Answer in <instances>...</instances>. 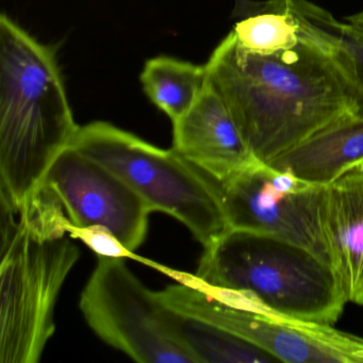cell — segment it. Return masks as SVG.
<instances>
[{"label": "cell", "instance_id": "7a4b0ae2", "mask_svg": "<svg viewBox=\"0 0 363 363\" xmlns=\"http://www.w3.org/2000/svg\"><path fill=\"white\" fill-rule=\"evenodd\" d=\"M74 120L56 50L0 16V199L18 211L59 155L72 145Z\"/></svg>", "mask_w": 363, "mask_h": 363}, {"label": "cell", "instance_id": "30bf717a", "mask_svg": "<svg viewBox=\"0 0 363 363\" xmlns=\"http://www.w3.org/2000/svg\"><path fill=\"white\" fill-rule=\"evenodd\" d=\"M173 148L214 182L261 162L210 80L191 109L173 123Z\"/></svg>", "mask_w": 363, "mask_h": 363}, {"label": "cell", "instance_id": "8992f818", "mask_svg": "<svg viewBox=\"0 0 363 363\" xmlns=\"http://www.w3.org/2000/svg\"><path fill=\"white\" fill-rule=\"evenodd\" d=\"M179 284L158 293L169 309L228 331L290 363L358 362V337L313 324L278 318L233 305L212 294L197 276L167 269Z\"/></svg>", "mask_w": 363, "mask_h": 363}, {"label": "cell", "instance_id": "52a82bcc", "mask_svg": "<svg viewBox=\"0 0 363 363\" xmlns=\"http://www.w3.org/2000/svg\"><path fill=\"white\" fill-rule=\"evenodd\" d=\"M79 308L97 337L138 362L197 363L169 326V309L123 258L97 256Z\"/></svg>", "mask_w": 363, "mask_h": 363}, {"label": "cell", "instance_id": "6da1fadb", "mask_svg": "<svg viewBox=\"0 0 363 363\" xmlns=\"http://www.w3.org/2000/svg\"><path fill=\"white\" fill-rule=\"evenodd\" d=\"M295 48L252 54L233 33L206 63L246 144L271 163L333 121L357 113L354 89L328 46L301 28Z\"/></svg>", "mask_w": 363, "mask_h": 363}, {"label": "cell", "instance_id": "277c9868", "mask_svg": "<svg viewBox=\"0 0 363 363\" xmlns=\"http://www.w3.org/2000/svg\"><path fill=\"white\" fill-rule=\"evenodd\" d=\"M196 276L223 301L298 322L333 326L348 303L330 263L267 233L229 229L205 247Z\"/></svg>", "mask_w": 363, "mask_h": 363}, {"label": "cell", "instance_id": "4fadbf2b", "mask_svg": "<svg viewBox=\"0 0 363 363\" xmlns=\"http://www.w3.org/2000/svg\"><path fill=\"white\" fill-rule=\"evenodd\" d=\"M235 14L241 20L231 33L246 52L269 56L291 50L301 41V24L286 0H237Z\"/></svg>", "mask_w": 363, "mask_h": 363}, {"label": "cell", "instance_id": "8fae6325", "mask_svg": "<svg viewBox=\"0 0 363 363\" xmlns=\"http://www.w3.org/2000/svg\"><path fill=\"white\" fill-rule=\"evenodd\" d=\"M322 225L346 299L363 306V163L324 186Z\"/></svg>", "mask_w": 363, "mask_h": 363}, {"label": "cell", "instance_id": "3957f363", "mask_svg": "<svg viewBox=\"0 0 363 363\" xmlns=\"http://www.w3.org/2000/svg\"><path fill=\"white\" fill-rule=\"evenodd\" d=\"M60 203L38 190L18 211L1 208L0 362L35 363L56 330L59 293L78 258Z\"/></svg>", "mask_w": 363, "mask_h": 363}, {"label": "cell", "instance_id": "2e32d148", "mask_svg": "<svg viewBox=\"0 0 363 363\" xmlns=\"http://www.w3.org/2000/svg\"><path fill=\"white\" fill-rule=\"evenodd\" d=\"M169 320L174 335L194 357L197 363H259L277 361L264 350L228 331L174 310L169 309Z\"/></svg>", "mask_w": 363, "mask_h": 363}, {"label": "cell", "instance_id": "ba28073f", "mask_svg": "<svg viewBox=\"0 0 363 363\" xmlns=\"http://www.w3.org/2000/svg\"><path fill=\"white\" fill-rule=\"evenodd\" d=\"M213 182L230 229L281 238L330 263L322 225L325 186L262 162Z\"/></svg>", "mask_w": 363, "mask_h": 363}, {"label": "cell", "instance_id": "5bb4252c", "mask_svg": "<svg viewBox=\"0 0 363 363\" xmlns=\"http://www.w3.org/2000/svg\"><path fill=\"white\" fill-rule=\"evenodd\" d=\"M140 80L148 99L174 123L201 96L209 74L206 65L159 56L146 61Z\"/></svg>", "mask_w": 363, "mask_h": 363}, {"label": "cell", "instance_id": "7c38bea8", "mask_svg": "<svg viewBox=\"0 0 363 363\" xmlns=\"http://www.w3.org/2000/svg\"><path fill=\"white\" fill-rule=\"evenodd\" d=\"M363 163V114L350 113L323 127L269 165L326 186Z\"/></svg>", "mask_w": 363, "mask_h": 363}, {"label": "cell", "instance_id": "9c48e42d", "mask_svg": "<svg viewBox=\"0 0 363 363\" xmlns=\"http://www.w3.org/2000/svg\"><path fill=\"white\" fill-rule=\"evenodd\" d=\"M41 186L65 210L72 226H101L135 252L145 241L150 209L113 172L76 148L54 161Z\"/></svg>", "mask_w": 363, "mask_h": 363}, {"label": "cell", "instance_id": "e0dca14e", "mask_svg": "<svg viewBox=\"0 0 363 363\" xmlns=\"http://www.w3.org/2000/svg\"><path fill=\"white\" fill-rule=\"evenodd\" d=\"M69 235L73 239L84 242L97 256L110 257V258H126L133 256L120 240L109 230L101 226L86 227L78 228L69 225Z\"/></svg>", "mask_w": 363, "mask_h": 363}, {"label": "cell", "instance_id": "9a60e30c", "mask_svg": "<svg viewBox=\"0 0 363 363\" xmlns=\"http://www.w3.org/2000/svg\"><path fill=\"white\" fill-rule=\"evenodd\" d=\"M303 30L328 46L347 75L363 114V33L308 0H286Z\"/></svg>", "mask_w": 363, "mask_h": 363}, {"label": "cell", "instance_id": "5b68a950", "mask_svg": "<svg viewBox=\"0 0 363 363\" xmlns=\"http://www.w3.org/2000/svg\"><path fill=\"white\" fill-rule=\"evenodd\" d=\"M71 146L113 172L150 211L180 220L203 248L230 229L213 180L174 148L157 147L107 122L79 127Z\"/></svg>", "mask_w": 363, "mask_h": 363}, {"label": "cell", "instance_id": "ac0fdd59", "mask_svg": "<svg viewBox=\"0 0 363 363\" xmlns=\"http://www.w3.org/2000/svg\"><path fill=\"white\" fill-rule=\"evenodd\" d=\"M345 22L359 33H363V10L354 16L346 18Z\"/></svg>", "mask_w": 363, "mask_h": 363}]
</instances>
